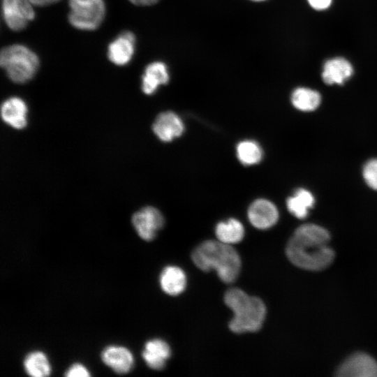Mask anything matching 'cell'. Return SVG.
<instances>
[{
    "instance_id": "6da1fadb",
    "label": "cell",
    "mask_w": 377,
    "mask_h": 377,
    "mask_svg": "<svg viewBox=\"0 0 377 377\" xmlns=\"http://www.w3.org/2000/svg\"><path fill=\"white\" fill-rule=\"evenodd\" d=\"M330 236L324 228L313 223L300 226L286 246V255L295 265L304 269L318 271L328 267L334 253L328 246Z\"/></svg>"
},
{
    "instance_id": "7a4b0ae2",
    "label": "cell",
    "mask_w": 377,
    "mask_h": 377,
    "mask_svg": "<svg viewBox=\"0 0 377 377\" xmlns=\"http://www.w3.org/2000/svg\"><path fill=\"white\" fill-rule=\"evenodd\" d=\"M194 264L201 270H215L220 279L230 283L237 278L241 260L236 250L220 241L208 240L201 243L192 252Z\"/></svg>"
},
{
    "instance_id": "3957f363",
    "label": "cell",
    "mask_w": 377,
    "mask_h": 377,
    "mask_svg": "<svg viewBox=\"0 0 377 377\" xmlns=\"http://www.w3.org/2000/svg\"><path fill=\"white\" fill-rule=\"evenodd\" d=\"M226 304L234 313L229 323L235 333L253 332L259 330L264 322L266 308L263 302L238 288L228 290L224 296Z\"/></svg>"
},
{
    "instance_id": "277c9868",
    "label": "cell",
    "mask_w": 377,
    "mask_h": 377,
    "mask_svg": "<svg viewBox=\"0 0 377 377\" xmlns=\"http://www.w3.org/2000/svg\"><path fill=\"white\" fill-rule=\"evenodd\" d=\"M0 64L10 80L22 84L34 77L40 61L37 54L28 47L13 44L1 50Z\"/></svg>"
},
{
    "instance_id": "5b68a950",
    "label": "cell",
    "mask_w": 377,
    "mask_h": 377,
    "mask_svg": "<svg viewBox=\"0 0 377 377\" xmlns=\"http://www.w3.org/2000/svg\"><path fill=\"white\" fill-rule=\"evenodd\" d=\"M68 21L75 28L94 31L99 27L105 15L104 0H68Z\"/></svg>"
},
{
    "instance_id": "8992f818",
    "label": "cell",
    "mask_w": 377,
    "mask_h": 377,
    "mask_svg": "<svg viewBox=\"0 0 377 377\" xmlns=\"http://www.w3.org/2000/svg\"><path fill=\"white\" fill-rule=\"evenodd\" d=\"M29 0H2V13L7 26L13 31L23 30L35 17Z\"/></svg>"
},
{
    "instance_id": "52a82bcc",
    "label": "cell",
    "mask_w": 377,
    "mask_h": 377,
    "mask_svg": "<svg viewBox=\"0 0 377 377\" xmlns=\"http://www.w3.org/2000/svg\"><path fill=\"white\" fill-rule=\"evenodd\" d=\"M131 222L138 236L149 242L155 238L157 232L163 226L164 219L158 209L149 206L136 212Z\"/></svg>"
},
{
    "instance_id": "ba28073f",
    "label": "cell",
    "mask_w": 377,
    "mask_h": 377,
    "mask_svg": "<svg viewBox=\"0 0 377 377\" xmlns=\"http://www.w3.org/2000/svg\"><path fill=\"white\" fill-rule=\"evenodd\" d=\"M100 357L102 362L117 374H126L131 371L134 366L133 353L127 347L121 345L105 346Z\"/></svg>"
},
{
    "instance_id": "9c48e42d",
    "label": "cell",
    "mask_w": 377,
    "mask_h": 377,
    "mask_svg": "<svg viewBox=\"0 0 377 377\" xmlns=\"http://www.w3.org/2000/svg\"><path fill=\"white\" fill-rule=\"evenodd\" d=\"M342 377H377V362L367 354L357 353L347 358L338 368Z\"/></svg>"
},
{
    "instance_id": "30bf717a",
    "label": "cell",
    "mask_w": 377,
    "mask_h": 377,
    "mask_svg": "<svg viewBox=\"0 0 377 377\" xmlns=\"http://www.w3.org/2000/svg\"><path fill=\"white\" fill-rule=\"evenodd\" d=\"M251 223L261 230L273 226L278 221L279 212L276 206L266 199H258L248 209Z\"/></svg>"
},
{
    "instance_id": "8fae6325",
    "label": "cell",
    "mask_w": 377,
    "mask_h": 377,
    "mask_svg": "<svg viewBox=\"0 0 377 377\" xmlns=\"http://www.w3.org/2000/svg\"><path fill=\"white\" fill-rule=\"evenodd\" d=\"M135 45V35L130 31H123L109 44L108 59L118 66L128 64L134 54Z\"/></svg>"
},
{
    "instance_id": "7c38bea8",
    "label": "cell",
    "mask_w": 377,
    "mask_h": 377,
    "mask_svg": "<svg viewBox=\"0 0 377 377\" xmlns=\"http://www.w3.org/2000/svg\"><path fill=\"white\" fill-rule=\"evenodd\" d=\"M184 126L179 117L173 112L167 111L159 114L154 124L153 131L162 141L170 142L180 136Z\"/></svg>"
},
{
    "instance_id": "4fadbf2b",
    "label": "cell",
    "mask_w": 377,
    "mask_h": 377,
    "mask_svg": "<svg viewBox=\"0 0 377 377\" xmlns=\"http://www.w3.org/2000/svg\"><path fill=\"white\" fill-rule=\"evenodd\" d=\"M170 355L171 350L168 344L160 339L147 341L142 351L144 361L153 370L163 369Z\"/></svg>"
},
{
    "instance_id": "5bb4252c",
    "label": "cell",
    "mask_w": 377,
    "mask_h": 377,
    "mask_svg": "<svg viewBox=\"0 0 377 377\" xmlns=\"http://www.w3.org/2000/svg\"><path fill=\"white\" fill-rule=\"evenodd\" d=\"M353 73V66L347 59L335 57L325 62L321 76L327 84H343Z\"/></svg>"
},
{
    "instance_id": "9a60e30c",
    "label": "cell",
    "mask_w": 377,
    "mask_h": 377,
    "mask_svg": "<svg viewBox=\"0 0 377 377\" xmlns=\"http://www.w3.org/2000/svg\"><path fill=\"white\" fill-rule=\"evenodd\" d=\"M169 81L167 66L161 61L149 64L142 77V90L147 95L154 94L158 87Z\"/></svg>"
},
{
    "instance_id": "2e32d148",
    "label": "cell",
    "mask_w": 377,
    "mask_h": 377,
    "mask_svg": "<svg viewBox=\"0 0 377 377\" xmlns=\"http://www.w3.org/2000/svg\"><path fill=\"white\" fill-rule=\"evenodd\" d=\"M27 108L22 99L12 97L1 105V113L3 120L12 127L21 129L27 124Z\"/></svg>"
},
{
    "instance_id": "e0dca14e",
    "label": "cell",
    "mask_w": 377,
    "mask_h": 377,
    "mask_svg": "<svg viewBox=\"0 0 377 377\" xmlns=\"http://www.w3.org/2000/svg\"><path fill=\"white\" fill-rule=\"evenodd\" d=\"M161 289L168 295L175 296L181 294L186 286V277L184 271L176 266H167L159 277Z\"/></svg>"
},
{
    "instance_id": "ac0fdd59",
    "label": "cell",
    "mask_w": 377,
    "mask_h": 377,
    "mask_svg": "<svg viewBox=\"0 0 377 377\" xmlns=\"http://www.w3.org/2000/svg\"><path fill=\"white\" fill-rule=\"evenodd\" d=\"M24 372L32 377H46L51 374V364L47 355L42 350L27 353L23 358Z\"/></svg>"
},
{
    "instance_id": "d6986e66",
    "label": "cell",
    "mask_w": 377,
    "mask_h": 377,
    "mask_svg": "<svg viewBox=\"0 0 377 377\" xmlns=\"http://www.w3.org/2000/svg\"><path fill=\"white\" fill-rule=\"evenodd\" d=\"M312 193L305 188L297 189L286 200L288 211L298 219L305 218L314 205Z\"/></svg>"
},
{
    "instance_id": "ffe728a7",
    "label": "cell",
    "mask_w": 377,
    "mask_h": 377,
    "mask_svg": "<svg viewBox=\"0 0 377 377\" xmlns=\"http://www.w3.org/2000/svg\"><path fill=\"white\" fill-rule=\"evenodd\" d=\"M215 233L219 241L228 244H236L244 237V229L238 220L230 219L226 221L219 222L215 228Z\"/></svg>"
},
{
    "instance_id": "44dd1931",
    "label": "cell",
    "mask_w": 377,
    "mask_h": 377,
    "mask_svg": "<svg viewBox=\"0 0 377 377\" xmlns=\"http://www.w3.org/2000/svg\"><path fill=\"white\" fill-rule=\"evenodd\" d=\"M321 96L313 89L299 87L291 95V102L294 107L301 111L309 112L316 110L320 105Z\"/></svg>"
},
{
    "instance_id": "7402d4cb",
    "label": "cell",
    "mask_w": 377,
    "mask_h": 377,
    "mask_svg": "<svg viewBox=\"0 0 377 377\" xmlns=\"http://www.w3.org/2000/svg\"><path fill=\"white\" fill-rule=\"evenodd\" d=\"M236 151L239 161L246 165L258 163L263 157L261 147L252 140L240 142L237 146Z\"/></svg>"
},
{
    "instance_id": "603a6c76",
    "label": "cell",
    "mask_w": 377,
    "mask_h": 377,
    "mask_svg": "<svg viewBox=\"0 0 377 377\" xmlns=\"http://www.w3.org/2000/svg\"><path fill=\"white\" fill-rule=\"evenodd\" d=\"M363 177L370 188L377 190V158L371 159L365 163Z\"/></svg>"
},
{
    "instance_id": "cb8c5ba5",
    "label": "cell",
    "mask_w": 377,
    "mask_h": 377,
    "mask_svg": "<svg viewBox=\"0 0 377 377\" xmlns=\"http://www.w3.org/2000/svg\"><path fill=\"white\" fill-rule=\"evenodd\" d=\"M64 376L66 377H89L91 376V374L83 364L74 362L66 369Z\"/></svg>"
},
{
    "instance_id": "d4e9b609",
    "label": "cell",
    "mask_w": 377,
    "mask_h": 377,
    "mask_svg": "<svg viewBox=\"0 0 377 377\" xmlns=\"http://www.w3.org/2000/svg\"><path fill=\"white\" fill-rule=\"evenodd\" d=\"M309 4L315 10H323L328 8L332 0H307Z\"/></svg>"
},
{
    "instance_id": "484cf974",
    "label": "cell",
    "mask_w": 377,
    "mask_h": 377,
    "mask_svg": "<svg viewBox=\"0 0 377 377\" xmlns=\"http://www.w3.org/2000/svg\"><path fill=\"white\" fill-rule=\"evenodd\" d=\"M33 5L44 6L56 3L60 0H29Z\"/></svg>"
},
{
    "instance_id": "4316f807",
    "label": "cell",
    "mask_w": 377,
    "mask_h": 377,
    "mask_svg": "<svg viewBox=\"0 0 377 377\" xmlns=\"http://www.w3.org/2000/svg\"><path fill=\"white\" fill-rule=\"evenodd\" d=\"M132 3L137 6H151L156 3L159 0H129Z\"/></svg>"
},
{
    "instance_id": "83f0119b",
    "label": "cell",
    "mask_w": 377,
    "mask_h": 377,
    "mask_svg": "<svg viewBox=\"0 0 377 377\" xmlns=\"http://www.w3.org/2000/svg\"><path fill=\"white\" fill-rule=\"evenodd\" d=\"M252 1H265V0H252Z\"/></svg>"
}]
</instances>
